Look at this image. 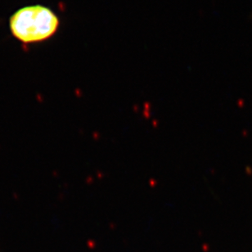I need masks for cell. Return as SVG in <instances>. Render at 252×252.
I'll return each instance as SVG.
<instances>
[{
    "instance_id": "1",
    "label": "cell",
    "mask_w": 252,
    "mask_h": 252,
    "mask_svg": "<svg viewBox=\"0 0 252 252\" xmlns=\"http://www.w3.org/2000/svg\"><path fill=\"white\" fill-rule=\"evenodd\" d=\"M60 20L51 8L43 5H30L19 8L9 18L13 36L25 44L42 43L57 33Z\"/></svg>"
}]
</instances>
